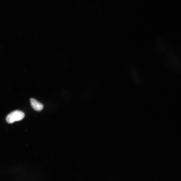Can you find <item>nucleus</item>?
I'll use <instances>...</instances> for the list:
<instances>
[{"label":"nucleus","instance_id":"nucleus-1","mask_svg":"<svg viewBox=\"0 0 181 181\" xmlns=\"http://www.w3.org/2000/svg\"><path fill=\"white\" fill-rule=\"evenodd\" d=\"M25 115L23 112L15 111L11 112L7 116L6 120L9 123H12L15 121L21 120L25 117Z\"/></svg>","mask_w":181,"mask_h":181},{"label":"nucleus","instance_id":"nucleus-2","mask_svg":"<svg viewBox=\"0 0 181 181\" xmlns=\"http://www.w3.org/2000/svg\"><path fill=\"white\" fill-rule=\"evenodd\" d=\"M30 102L32 107L36 111H40L43 109V105L33 98H31Z\"/></svg>","mask_w":181,"mask_h":181}]
</instances>
